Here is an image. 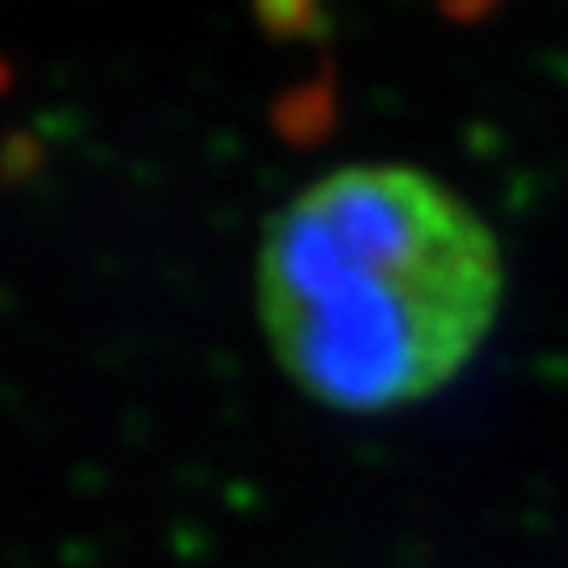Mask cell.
I'll list each match as a JSON object with an SVG mask.
<instances>
[{
    "instance_id": "6da1fadb",
    "label": "cell",
    "mask_w": 568,
    "mask_h": 568,
    "mask_svg": "<svg viewBox=\"0 0 568 568\" xmlns=\"http://www.w3.org/2000/svg\"><path fill=\"white\" fill-rule=\"evenodd\" d=\"M501 244L408 164H345L270 220L257 316L312 400L387 413L447 387L497 325Z\"/></svg>"
}]
</instances>
